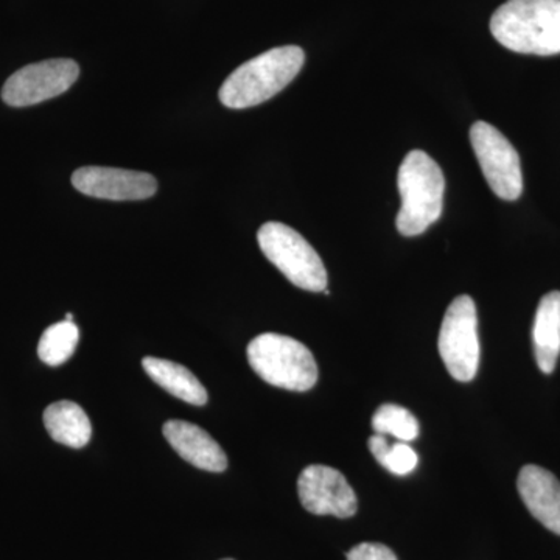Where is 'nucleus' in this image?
Listing matches in <instances>:
<instances>
[{
    "mask_svg": "<svg viewBox=\"0 0 560 560\" xmlns=\"http://www.w3.org/2000/svg\"><path fill=\"white\" fill-rule=\"evenodd\" d=\"M372 429L383 436H393L400 442H411L419 436V422L411 411L400 405L385 404L375 411Z\"/></svg>",
    "mask_w": 560,
    "mask_h": 560,
    "instance_id": "nucleus-17",
    "label": "nucleus"
},
{
    "mask_svg": "<svg viewBox=\"0 0 560 560\" xmlns=\"http://www.w3.org/2000/svg\"><path fill=\"white\" fill-rule=\"evenodd\" d=\"M246 355L261 381L276 388L304 393L318 382V366L311 349L287 335H259L249 342Z\"/></svg>",
    "mask_w": 560,
    "mask_h": 560,
    "instance_id": "nucleus-4",
    "label": "nucleus"
},
{
    "mask_svg": "<svg viewBox=\"0 0 560 560\" xmlns=\"http://www.w3.org/2000/svg\"><path fill=\"white\" fill-rule=\"evenodd\" d=\"M298 493L302 506L311 514L349 518L359 510L355 492L345 475L329 466L305 467L298 480Z\"/></svg>",
    "mask_w": 560,
    "mask_h": 560,
    "instance_id": "nucleus-9",
    "label": "nucleus"
},
{
    "mask_svg": "<svg viewBox=\"0 0 560 560\" xmlns=\"http://www.w3.org/2000/svg\"><path fill=\"white\" fill-rule=\"evenodd\" d=\"M261 253L298 289L319 293L327 289V271L319 254L304 237L279 221L257 232Z\"/></svg>",
    "mask_w": 560,
    "mask_h": 560,
    "instance_id": "nucleus-5",
    "label": "nucleus"
},
{
    "mask_svg": "<svg viewBox=\"0 0 560 560\" xmlns=\"http://www.w3.org/2000/svg\"><path fill=\"white\" fill-rule=\"evenodd\" d=\"M490 32L517 54H560V0H508L493 13Z\"/></svg>",
    "mask_w": 560,
    "mask_h": 560,
    "instance_id": "nucleus-1",
    "label": "nucleus"
},
{
    "mask_svg": "<svg viewBox=\"0 0 560 560\" xmlns=\"http://www.w3.org/2000/svg\"><path fill=\"white\" fill-rule=\"evenodd\" d=\"M44 427L51 440L70 448H81L91 441L92 425L86 411L75 401L60 400L44 411Z\"/></svg>",
    "mask_w": 560,
    "mask_h": 560,
    "instance_id": "nucleus-15",
    "label": "nucleus"
},
{
    "mask_svg": "<svg viewBox=\"0 0 560 560\" xmlns=\"http://www.w3.org/2000/svg\"><path fill=\"white\" fill-rule=\"evenodd\" d=\"M72 319H73L72 313H68V315H66V320H72Z\"/></svg>",
    "mask_w": 560,
    "mask_h": 560,
    "instance_id": "nucleus-20",
    "label": "nucleus"
},
{
    "mask_svg": "<svg viewBox=\"0 0 560 560\" xmlns=\"http://www.w3.org/2000/svg\"><path fill=\"white\" fill-rule=\"evenodd\" d=\"M346 558L348 560H399L386 545L371 544V541L357 545L346 555Z\"/></svg>",
    "mask_w": 560,
    "mask_h": 560,
    "instance_id": "nucleus-19",
    "label": "nucleus"
},
{
    "mask_svg": "<svg viewBox=\"0 0 560 560\" xmlns=\"http://www.w3.org/2000/svg\"><path fill=\"white\" fill-rule=\"evenodd\" d=\"M143 370L154 383L175 396L176 399L184 400L186 404L202 407L208 404V390L201 385V382L191 374L183 364L175 361L156 359V357H145L142 360Z\"/></svg>",
    "mask_w": 560,
    "mask_h": 560,
    "instance_id": "nucleus-14",
    "label": "nucleus"
},
{
    "mask_svg": "<svg viewBox=\"0 0 560 560\" xmlns=\"http://www.w3.org/2000/svg\"><path fill=\"white\" fill-rule=\"evenodd\" d=\"M518 493L530 515L545 528L560 536V482L539 466L523 467L517 480Z\"/></svg>",
    "mask_w": 560,
    "mask_h": 560,
    "instance_id": "nucleus-12",
    "label": "nucleus"
},
{
    "mask_svg": "<svg viewBox=\"0 0 560 560\" xmlns=\"http://www.w3.org/2000/svg\"><path fill=\"white\" fill-rule=\"evenodd\" d=\"M79 75V65L68 58L35 62L18 70L5 81L2 101L13 108L38 105L65 94Z\"/></svg>",
    "mask_w": 560,
    "mask_h": 560,
    "instance_id": "nucleus-8",
    "label": "nucleus"
},
{
    "mask_svg": "<svg viewBox=\"0 0 560 560\" xmlns=\"http://www.w3.org/2000/svg\"><path fill=\"white\" fill-rule=\"evenodd\" d=\"M165 440L173 451L191 466L208 471L228 469V456L208 431L186 420H167L162 427Z\"/></svg>",
    "mask_w": 560,
    "mask_h": 560,
    "instance_id": "nucleus-11",
    "label": "nucleus"
},
{
    "mask_svg": "<svg viewBox=\"0 0 560 560\" xmlns=\"http://www.w3.org/2000/svg\"><path fill=\"white\" fill-rule=\"evenodd\" d=\"M534 355L544 374H551L560 355V291L541 298L533 327Z\"/></svg>",
    "mask_w": 560,
    "mask_h": 560,
    "instance_id": "nucleus-13",
    "label": "nucleus"
},
{
    "mask_svg": "<svg viewBox=\"0 0 560 560\" xmlns=\"http://www.w3.org/2000/svg\"><path fill=\"white\" fill-rule=\"evenodd\" d=\"M304 61V50L298 46L265 51L228 77L220 88V102L226 108L245 109L270 101L296 79Z\"/></svg>",
    "mask_w": 560,
    "mask_h": 560,
    "instance_id": "nucleus-2",
    "label": "nucleus"
},
{
    "mask_svg": "<svg viewBox=\"0 0 560 560\" xmlns=\"http://www.w3.org/2000/svg\"><path fill=\"white\" fill-rule=\"evenodd\" d=\"M72 184L88 197L109 201H142L158 191V180L150 173L114 167L79 168Z\"/></svg>",
    "mask_w": 560,
    "mask_h": 560,
    "instance_id": "nucleus-10",
    "label": "nucleus"
},
{
    "mask_svg": "<svg viewBox=\"0 0 560 560\" xmlns=\"http://www.w3.org/2000/svg\"><path fill=\"white\" fill-rule=\"evenodd\" d=\"M80 330L73 320H61L44 330L38 345L40 361L49 366H60L75 352L79 345Z\"/></svg>",
    "mask_w": 560,
    "mask_h": 560,
    "instance_id": "nucleus-16",
    "label": "nucleus"
},
{
    "mask_svg": "<svg viewBox=\"0 0 560 560\" xmlns=\"http://www.w3.org/2000/svg\"><path fill=\"white\" fill-rule=\"evenodd\" d=\"M368 445H370L372 456L393 475L404 477V475L411 474L418 466V453L412 451L408 442L399 441L397 444L390 445L386 436L375 433Z\"/></svg>",
    "mask_w": 560,
    "mask_h": 560,
    "instance_id": "nucleus-18",
    "label": "nucleus"
},
{
    "mask_svg": "<svg viewBox=\"0 0 560 560\" xmlns=\"http://www.w3.org/2000/svg\"><path fill=\"white\" fill-rule=\"evenodd\" d=\"M470 142L482 175L501 200L514 201L523 191L521 156L514 145L488 121L470 128Z\"/></svg>",
    "mask_w": 560,
    "mask_h": 560,
    "instance_id": "nucleus-7",
    "label": "nucleus"
},
{
    "mask_svg": "<svg viewBox=\"0 0 560 560\" xmlns=\"http://www.w3.org/2000/svg\"><path fill=\"white\" fill-rule=\"evenodd\" d=\"M223 560H234V559H223Z\"/></svg>",
    "mask_w": 560,
    "mask_h": 560,
    "instance_id": "nucleus-21",
    "label": "nucleus"
},
{
    "mask_svg": "<svg viewBox=\"0 0 560 560\" xmlns=\"http://www.w3.org/2000/svg\"><path fill=\"white\" fill-rule=\"evenodd\" d=\"M401 198L396 226L405 237L423 234L441 219L445 178L440 165L425 151L412 150L405 156L397 175Z\"/></svg>",
    "mask_w": 560,
    "mask_h": 560,
    "instance_id": "nucleus-3",
    "label": "nucleus"
},
{
    "mask_svg": "<svg viewBox=\"0 0 560 560\" xmlns=\"http://www.w3.org/2000/svg\"><path fill=\"white\" fill-rule=\"evenodd\" d=\"M441 359L455 381L470 382L480 366L477 305L467 294L448 305L440 331Z\"/></svg>",
    "mask_w": 560,
    "mask_h": 560,
    "instance_id": "nucleus-6",
    "label": "nucleus"
}]
</instances>
